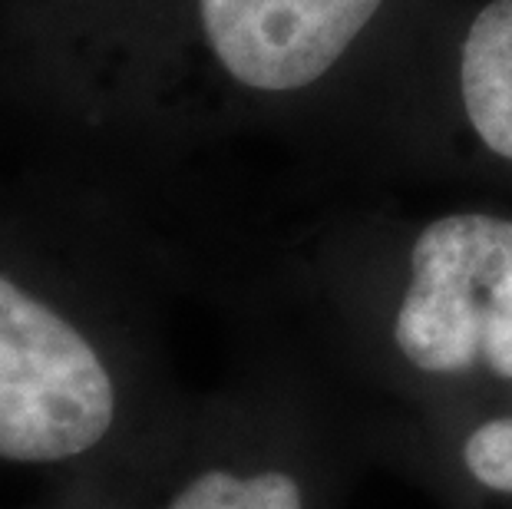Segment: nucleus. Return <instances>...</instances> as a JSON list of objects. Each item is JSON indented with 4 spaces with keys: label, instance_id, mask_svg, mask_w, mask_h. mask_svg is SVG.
<instances>
[{
    "label": "nucleus",
    "instance_id": "f03ea898",
    "mask_svg": "<svg viewBox=\"0 0 512 509\" xmlns=\"http://www.w3.org/2000/svg\"><path fill=\"white\" fill-rule=\"evenodd\" d=\"M509 219L483 212L443 215L410 252V288L394 338L403 357L427 374H460L483 357L489 278L503 255Z\"/></svg>",
    "mask_w": 512,
    "mask_h": 509
},
{
    "label": "nucleus",
    "instance_id": "20e7f679",
    "mask_svg": "<svg viewBox=\"0 0 512 509\" xmlns=\"http://www.w3.org/2000/svg\"><path fill=\"white\" fill-rule=\"evenodd\" d=\"M460 90L476 136L512 159V0H493L476 14L463 43Z\"/></svg>",
    "mask_w": 512,
    "mask_h": 509
},
{
    "label": "nucleus",
    "instance_id": "7ed1b4c3",
    "mask_svg": "<svg viewBox=\"0 0 512 509\" xmlns=\"http://www.w3.org/2000/svg\"><path fill=\"white\" fill-rule=\"evenodd\" d=\"M384 0H195V27L228 80L288 93L324 77Z\"/></svg>",
    "mask_w": 512,
    "mask_h": 509
},
{
    "label": "nucleus",
    "instance_id": "39448f33",
    "mask_svg": "<svg viewBox=\"0 0 512 509\" xmlns=\"http://www.w3.org/2000/svg\"><path fill=\"white\" fill-rule=\"evenodd\" d=\"M166 509H301V490L288 473L242 476L205 470L172 496Z\"/></svg>",
    "mask_w": 512,
    "mask_h": 509
},
{
    "label": "nucleus",
    "instance_id": "423d86ee",
    "mask_svg": "<svg viewBox=\"0 0 512 509\" xmlns=\"http://www.w3.org/2000/svg\"><path fill=\"white\" fill-rule=\"evenodd\" d=\"M463 463L486 490L512 493V417L476 427L463 443Z\"/></svg>",
    "mask_w": 512,
    "mask_h": 509
},
{
    "label": "nucleus",
    "instance_id": "f257e3e1",
    "mask_svg": "<svg viewBox=\"0 0 512 509\" xmlns=\"http://www.w3.org/2000/svg\"><path fill=\"white\" fill-rule=\"evenodd\" d=\"M110 364L10 258L0 222V463L47 467L96 450L113 430Z\"/></svg>",
    "mask_w": 512,
    "mask_h": 509
}]
</instances>
